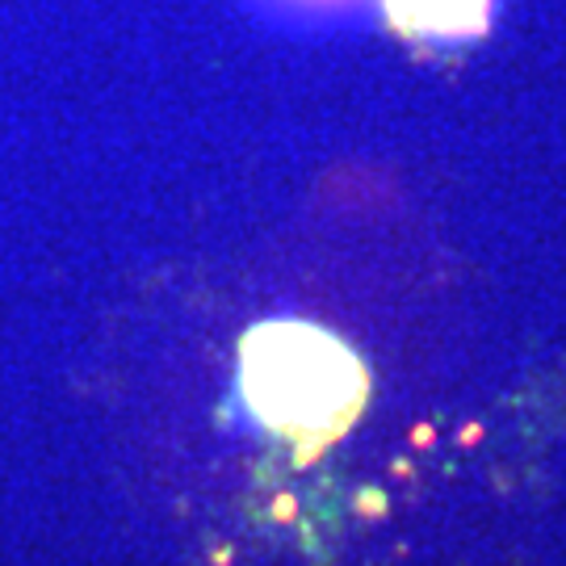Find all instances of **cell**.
Segmentation results:
<instances>
[{
    "mask_svg": "<svg viewBox=\"0 0 566 566\" xmlns=\"http://www.w3.org/2000/svg\"><path fill=\"white\" fill-rule=\"evenodd\" d=\"M240 390L252 416L298 446L306 462L357 424L369 374L340 336L303 319H273L243 336Z\"/></svg>",
    "mask_w": 566,
    "mask_h": 566,
    "instance_id": "obj_1",
    "label": "cell"
},
{
    "mask_svg": "<svg viewBox=\"0 0 566 566\" xmlns=\"http://www.w3.org/2000/svg\"><path fill=\"white\" fill-rule=\"evenodd\" d=\"M486 13L491 0H386V18L407 39H474Z\"/></svg>",
    "mask_w": 566,
    "mask_h": 566,
    "instance_id": "obj_2",
    "label": "cell"
}]
</instances>
